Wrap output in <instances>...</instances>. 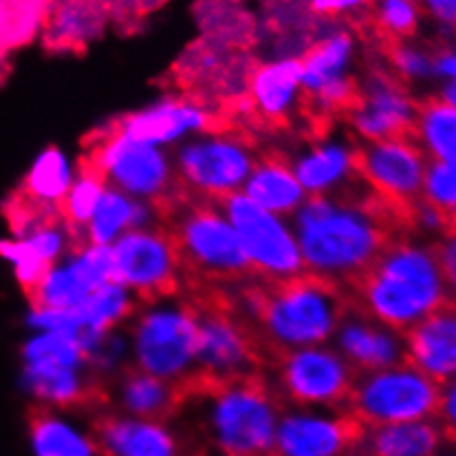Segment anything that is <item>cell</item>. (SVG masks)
<instances>
[{"label":"cell","instance_id":"277c9868","mask_svg":"<svg viewBox=\"0 0 456 456\" xmlns=\"http://www.w3.org/2000/svg\"><path fill=\"white\" fill-rule=\"evenodd\" d=\"M170 236L188 287H234L260 276L239 234L209 199H197L181 181L152 203Z\"/></svg>","mask_w":456,"mask_h":456},{"label":"cell","instance_id":"ee69618b","mask_svg":"<svg viewBox=\"0 0 456 456\" xmlns=\"http://www.w3.org/2000/svg\"><path fill=\"white\" fill-rule=\"evenodd\" d=\"M435 456H456V450H441V452Z\"/></svg>","mask_w":456,"mask_h":456},{"label":"cell","instance_id":"4316f807","mask_svg":"<svg viewBox=\"0 0 456 456\" xmlns=\"http://www.w3.org/2000/svg\"><path fill=\"white\" fill-rule=\"evenodd\" d=\"M415 139L428 159L456 170V106L444 97L419 102Z\"/></svg>","mask_w":456,"mask_h":456},{"label":"cell","instance_id":"7a4b0ae2","mask_svg":"<svg viewBox=\"0 0 456 456\" xmlns=\"http://www.w3.org/2000/svg\"><path fill=\"white\" fill-rule=\"evenodd\" d=\"M346 293L360 314L402 335L450 300L432 245L403 239L351 278Z\"/></svg>","mask_w":456,"mask_h":456},{"label":"cell","instance_id":"ffe728a7","mask_svg":"<svg viewBox=\"0 0 456 456\" xmlns=\"http://www.w3.org/2000/svg\"><path fill=\"white\" fill-rule=\"evenodd\" d=\"M339 327H342L339 329V346L355 370L377 373V370L395 369V366L408 362L403 335L375 322L369 315L357 311L355 318L346 315Z\"/></svg>","mask_w":456,"mask_h":456},{"label":"cell","instance_id":"7402d4cb","mask_svg":"<svg viewBox=\"0 0 456 456\" xmlns=\"http://www.w3.org/2000/svg\"><path fill=\"white\" fill-rule=\"evenodd\" d=\"M22 384L40 402L55 408H80L104 402L106 393L95 381L84 384L76 369L58 364L27 362L22 370Z\"/></svg>","mask_w":456,"mask_h":456},{"label":"cell","instance_id":"6da1fadb","mask_svg":"<svg viewBox=\"0 0 456 456\" xmlns=\"http://www.w3.org/2000/svg\"><path fill=\"white\" fill-rule=\"evenodd\" d=\"M232 289L236 309L260 338L269 362L285 351L327 339L353 309L338 281L314 272L258 276Z\"/></svg>","mask_w":456,"mask_h":456},{"label":"cell","instance_id":"f546056e","mask_svg":"<svg viewBox=\"0 0 456 456\" xmlns=\"http://www.w3.org/2000/svg\"><path fill=\"white\" fill-rule=\"evenodd\" d=\"M20 192L34 201L58 206L69 192V166L58 148H49L27 172Z\"/></svg>","mask_w":456,"mask_h":456},{"label":"cell","instance_id":"d4e9b609","mask_svg":"<svg viewBox=\"0 0 456 456\" xmlns=\"http://www.w3.org/2000/svg\"><path fill=\"white\" fill-rule=\"evenodd\" d=\"M29 448L34 456H100L91 432L80 430L46 408L31 412Z\"/></svg>","mask_w":456,"mask_h":456},{"label":"cell","instance_id":"8992f818","mask_svg":"<svg viewBox=\"0 0 456 456\" xmlns=\"http://www.w3.org/2000/svg\"><path fill=\"white\" fill-rule=\"evenodd\" d=\"M441 386L411 362L355 379L346 411L366 428L435 419Z\"/></svg>","mask_w":456,"mask_h":456},{"label":"cell","instance_id":"30bf717a","mask_svg":"<svg viewBox=\"0 0 456 456\" xmlns=\"http://www.w3.org/2000/svg\"><path fill=\"white\" fill-rule=\"evenodd\" d=\"M225 208L249 260L265 278H287L300 273L302 258L296 240L272 212L256 206L248 194L230 192L209 199Z\"/></svg>","mask_w":456,"mask_h":456},{"label":"cell","instance_id":"cb8c5ba5","mask_svg":"<svg viewBox=\"0 0 456 456\" xmlns=\"http://www.w3.org/2000/svg\"><path fill=\"white\" fill-rule=\"evenodd\" d=\"M119 402L128 417L161 421L181 411V397L176 381L167 384L161 377H155L142 369H128L124 373Z\"/></svg>","mask_w":456,"mask_h":456},{"label":"cell","instance_id":"9a60e30c","mask_svg":"<svg viewBox=\"0 0 456 456\" xmlns=\"http://www.w3.org/2000/svg\"><path fill=\"white\" fill-rule=\"evenodd\" d=\"M419 102L408 93V86L393 73L373 71L362 84L357 109L346 118L357 134L369 142L415 139Z\"/></svg>","mask_w":456,"mask_h":456},{"label":"cell","instance_id":"4fadbf2b","mask_svg":"<svg viewBox=\"0 0 456 456\" xmlns=\"http://www.w3.org/2000/svg\"><path fill=\"white\" fill-rule=\"evenodd\" d=\"M366 426L351 412H287L281 417L273 456H353L360 452Z\"/></svg>","mask_w":456,"mask_h":456},{"label":"cell","instance_id":"83f0119b","mask_svg":"<svg viewBox=\"0 0 456 456\" xmlns=\"http://www.w3.org/2000/svg\"><path fill=\"white\" fill-rule=\"evenodd\" d=\"M148 221V209L142 203H134L126 199L118 190H104L100 197L91 223H88V243L106 245L126 230V227H137Z\"/></svg>","mask_w":456,"mask_h":456},{"label":"cell","instance_id":"1f68e13d","mask_svg":"<svg viewBox=\"0 0 456 456\" xmlns=\"http://www.w3.org/2000/svg\"><path fill=\"white\" fill-rule=\"evenodd\" d=\"M22 357H25V364L42 362V364H58L69 366V369H77L82 362H86L77 335L64 331H42L31 338L22 351Z\"/></svg>","mask_w":456,"mask_h":456},{"label":"cell","instance_id":"ac0fdd59","mask_svg":"<svg viewBox=\"0 0 456 456\" xmlns=\"http://www.w3.org/2000/svg\"><path fill=\"white\" fill-rule=\"evenodd\" d=\"M124 137L139 143H164L181 137L188 130H208L214 134H225L227 128L221 119L209 115L201 106L183 100H167L142 113L115 119Z\"/></svg>","mask_w":456,"mask_h":456},{"label":"cell","instance_id":"484cf974","mask_svg":"<svg viewBox=\"0 0 456 456\" xmlns=\"http://www.w3.org/2000/svg\"><path fill=\"white\" fill-rule=\"evenodd\" d=\"M355 42L346 31H333V34L320 38L305 51L300 60L302 69V88L305 91H320L339 80H346L348 64L353 60Z\"/></svg>","mask_w":456,"mask_h":456},{"label":"cell","instance_id":"d6a6232c","mask_svg":"<svg viewBox=\"0 0 456 456\" xmlns=\"http://www.w3.org/2000/svg\"><path fill=\"white\" fill-rule=\"evenodd\" d=\"M0 258H4L12 265L13 273H16L18 282H20L27 296L45 281V276L53 267L25 239L0 240Z\"/></svg>","mask_w":456,"mask_h":456},{"label":"cell","instance_id":"8d00e7d4","mask_svg":"<svg viewBox=\"0 0 456 456\" xmlns=\"http://www.w3.org/2000/svg\"><path fill=\"white\" fill-rule=\"evenodd\" d=\"M53 34L58 42L76 45V42L91 36V20H88V16L80 7H67L60 12L58 18H55Z\"/></svg>","mask_w":456,"mask_h":456},{"label":"cell","instance_id":"e0dca14e","mask_svg":"<svg viewBox=\"0 0 456 456\" xmlns=\"http://www.w3.org/2000/svg\"><path fill=\"white\" fill-rule=\"evenodd\" d=\"M408 362L436 384L456 379V302L448 300L403 333Z\"/></svg>","mask_w":456,"mask_h":456},{"label":"cell","instance_id":"52a82bcc","mask_svg":"<svg viewBox=\"0 0 456 456\" xmlns=\"http://www.w3.org/2000/svg\"><path fill=\"white\" fill-rule=\"evenodd\" d=\"M80 172L100 176L104 183L110 181L137 197H148L152 203L175 188L170 183L166 157L151 143L124 137L115 119L88 134L84 142Z\"/></svg>","mask_w":456,"mask_h":456},{"label":"cell","instance_id":"60d3db41","mask_svg":"<svg viewBox=\"0 0 456 456\" xmlns=\"http://www.w3.org/2000/svg\"><path fill=\"white\" fill-rule=\"evenodd\" d=\"M423 3L439 25L456 29V0H423Z\"/></svg>","mask_w":456,"mask_h":456},{"label":"cell","instance_id":"836d02e7","mask_svg":"<svg viewBox=\"0 0 456 456\" xmlns=\"http://www.w3.org/2000/svg\"><path fill=\"white\" fill-rule=\"evenodd\" d=\"M421 201L444 214L445 218L456 223V170L454 167L428 161L426 176H423Z\"/></svg>","mask_w":456,"mask_h":456},{"label":"cell","instance_id":"5bb4252c","mask_svg":"<svg viewBox=\"0 0 456 456\" xmlns=\"http://www.w3.org/2000/svg\"><path fill=\"white\" fill-rule=\"evenodd\" d=\"M302 86V69L297 58H282L276 62L256 64L249 73L248 97L240 124L254 134L287 133L297 119V95Z\"/></svg>","mask_w":456,"mask_h":456},{"label":"cell","instance_id":"ba28073f","mask_svg":"<svg viewBox=\"0 0 456 456\" xmlns=\"http://www.w3.org/2000/svg\"><path fill=\"white\" fill-rule=\"evenodd\" d=\"M428 157L417 139H393L355 143L351 148V167L366 185L393 206L403 227H412V212L421 201Z\"/></svg>","mask_w":456,"mask_h":456},{"label":"cell","instance_id":"3957f363","mask_svg":"<svg viewBox=\"0 0 456 456\" xmlns=\"http://www.w3.org/2000/svg\"><path fill=\"white\" fill-rule=\"evenodd\" d=\"M296 230L306 272L344 285L399 240L393 239L397 225L370 199L355 197L339 206L322 197L309 199L297 212Z\"/></svg>","mask_w":456,"mask_h":456},{"label":"cell","instance_id":"603a6c76","mask_svg":"<svg viewBox=\"0 0 456 456\" xmlns=\"http://www.w3.org/2000/svg\"><path fill=\"white\" fill-rule=\"evenodd\" d=\"M248 197L267 212H291L302 201V185L281 151L260 157L248 179Z\"/></svg>","mask_w":456,"mask_h":456},{"label":"cell","instance_id":"ab89813d","mask_svg":"<svg viewBox=\"0 0 456 456\" xmlns=\"http://www.w3.org/2000/svg\"><path fill=\"white\" fill-rule=\"evenodd\" d=\"M432 77L445 84L456 82V45L432 53Z\"/></svg>","mask_w":456,"mask_h":456},{"label":"cell","instance_id":"f1b7e54d","mask_svg":"<svg viewBox=\"0 0 456 456\" xmlns=\"http://www.w3.org/2000/svg\"><path fill=\"white\" fill-rule=\"evenodd\" d=\"M348 172H353L351 151L338 143L318 142L314 143V151L305 159L297 161L296 179L311 192H320L346 179Z\"/></svg>","mask_w":456,"mask_h":456},{"label":"cell","instance_id":"d590c367","mask_svg":"<svg viewBox=\"0 0 456 456\" xmlns=\"http://www.w3.org/2000/svg\"><path fill=\"white\" fill-rule=\"evenodd\" d=\"M390 64H393V76L403 84L423 82L428 77H432V53L419 49V46H393V51H390Z\"/></svg>","mask_w":456,"mask_h":456},{"label":"cell","instance_id":"9c48e42d","mask_svg":"<svg viewBox=\"0 0 456 456\" xmlns=\"http://www.w3.org/2000/svg\"><path fill=\"white\" fill-rule=\"evenodd\" d=\"M113 282L157 302L183 289L179 258L170 236L161 232H130L113 248Z\"/></svg>","mask_w":456,"mask_h":456},{"label":"cell","instance_id":"74e56055","mask_svg":"<svg viewBox=\"0 0 456 456\" xmlns=\"http://www.w3.org/2000/svg\"><path fill=\"white\" fill-rule=\"evenodd\" d=\"M432 251H435L436 265H439L441 269V276H444L450 300L456 302V227L445 232V234L432 245Z\"/></svg>","mask_w":456,"mask_h":456},{"label":"cell","instance_id":"7c38bea8","mask_svg":"<svg viewBox=\"0 0 456 456\" xmlns=\"http://www.w3.org/2000/svg\"><path fill=\"white\" fill-rule=\"evenodd\" d=\"M137 369L179 379L197 360V322L188 302L172 309H155L143 315L134 329Z\"/></svg>","mask_w":456,"mask_h":456},{"label":"cell","instance_id":"4dcf8cb0","mask_svg":"<svg viewBox=\"0 0 456 456\" xmlns=\"http://www.w3.org/2000/svg\"><path fill=\"white\" fill-rule=\"evenodd\" d=\"M130 306L133 305H130V297L124 287L118 285V282H109V285L100 287L76 311L80 315L82 329L104 335L115 324L122 322L126 315L130 314Z\"/></svg>","mask_w":456,"mask_h":456},{"label":"cell","instance_id":"7bdbcfd3","mask_svg":"<svg viewBox=\"0 0 456 456\" xmlns=\"http://www.w3.org/2000/svg\"><path fill=\"white\" fill-rule=\"evenodd\" d=\"M441 97H444L445 102H450L452 106H456V82L445 84L444 91H441Z\"/></svg>","mask_w":456,"mask_h":456},{"label":"cell","instance_id":"d6986e66","mask_svg":"<svg viewBox=\"0 0 456 456\" xmlns=\"http://www.w3.org/2000/svg\"><path fill=\"white\" fill-rule=\"evenodd\" d=\"M100 456H179V439L161 421L102 415L91 430Z\"/></svg>","mask_w":456,"mask_h":456},{"label":"cell","instance_id":"b9f144b4","mask_svg":"<svg viewBox=\"0 0 456 456\" xmlns=\"http://www.w3.org/2000/svg\"><path fill=\"white\" fill-rule=\"evenodd\" d=\"M311 9L318 13H346V12H355L357 7L366 3V0H309Z\"/></svg>","mask_w":456,"mask_h":456},{"label":"cell","instance_id":"8fae6325","mask_svg":"<svg viewBox=\"0 0 456 456\" xmlns=\"http://www.w3.org/2000/svg\"><path fill=\"white\" fill-rule=\"evenodd\" d=\"M281 377L282 393L300 406H346L355 373L342 357L327 348H293L272 360Z\"/></svg>","mask_w":456,"mask_h":456},{"label":"cell","instance_id":"2e32d148","mask_svg":"<svg viewBox=\"0 0 456 456\" xmlns=\"http://www.w3.org/2000/svg\"><path fill=\"white\" fill-rule=\"evenodd\" d=\"M248 146L251 142L239 134H216V139L190 143L179 155L181 181L206 199L234 192L254 170Z\"/></svg>","mask_w":456,"mask_h":456},{"label":"cell","instance_id":"f35d334b","mask_svg":"<svg viewBox=\"0 0 456 456\" xmlns=\"http://www.w3.org/2000/svg\"><path fill=\"white\" fill-rule=\"evenodd\" d=\"M436 417H439V426L444 428L445 435L456 436V379L441 386V399Z\"/></svg>","mask_w":456,"mask_h":456},{"label":"cell","instance_id":"e575fe53","mask_svg":"<svg viewBox=\"0 0 456 456\" xmlns=\"http://www.w3.org/2000/svg\"><path fill=\"white\" fill-rule=\"evenodd\" d=\"M375 18L388 36L406 38L419 25V4L415 0H377Z\"/></svg>","mask_w":456,"mask_h":456},{"label":"cell","instance_id":"44dd1931","mask_svg":"<svg viewBox=\"0 0 456 456\" xmlns=\"http://www.w3.org/2000/svg\"><path fill=\"white\" fill-rule=\"evenodd\" d=\"M445 432L435 419L366 428L362 456H435L444 450Z\"/></svg>","mask_w":456,"mask_h":456},{"label":"cell","instance_id":"5b68a950","mask_svg":"<svg viewBox=\"0 0 456 456\" xmlns=\"http://www.w3.org/2000/svg\"><path fill=\"white\" fill-rule=\"evenodd\" d=\"M175 381L181 408L206 403L203 421L218 454L273 456L281 411L263 375L214 377L197 369Z\"/></svg>","mask_w":456,"mask_h":456}]
</instances>
